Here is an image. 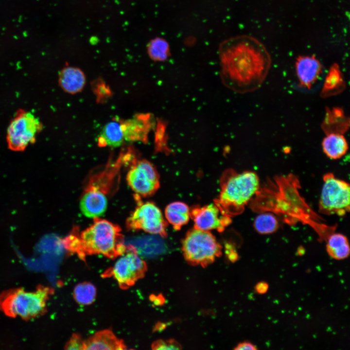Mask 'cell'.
<instances>
[{
  "mask_svg": "<svg viewBox=\"0 0 350 350\" xmlns=\"http://www.w3.org/2000/svg\"><path fill=\"white\" fill-rule=\"evenodd\" d=\"M220 75L226 87L239 93L258 89L266 78L271 58L264 45L248 35L224 41L218 49Z\"/></svg>",
  "mask_w": 350,
  "mask_h": 350,
  "instance_id": "6da1fadb",
  "label": "cell"
},
{
  "mask_svg": "<svg viewBox=\"0 0 350 350\" xmlns=\"http://www.w3.org/2000/svg\"><path fill=\"white\" fill-rule=\"evenodd\" d=\"M60 242L69 252L76 254L82 260L94 254L114 259L127 250L120 227L98 217H94L93 223L81 231L74 227Z\"/></svg>",
  "mask_w": 350,
  "mask_h": 350,
  "instance_id": "7a4b0ae2",
  "label": "cell"
},
{
  "mask_svg": "<svg viewBox=\"0 0 350 350\" xmlns=\"http://www.w3.org/2000/svg\"><path fill=\"white\" fill-rule=\"evenodd\" d=\"M130 158L129 155L121 156L116 161L108 163L89 175L80 202L85 216L94 218L105 212L108 198L118 187L121 167L129 163Z\"/></svg>",
  "mask_w": 350,
  "mask_h": 350,
  "instance_id": "3957f363",
  "label": "cell"
},
{
  "mask_svg": "<svg viewBox=\"0 0 350 350\" xmlns=\"http://www.w3.org/2000/svg\"><path fill=\"white\" fill-rule=\"evenodd\" d=\"M261 188L260 178L252 171L226 173L221 182V191L215 202L231 217L242 213Z\"/></svg>",
  "mask_w": 350,
  "mask_h": 350,
  "instance_id": "277c9868",
  "label": "cell"
},
{
  "mask_svg": "<svg viewBox=\"0 0 350 350\" xmlns=\"http://www.w3.org/2000/svg\"><path fill=\"white\" fill-rule=\"evenodd\" d=\"M53 289L38 285L35 290L27 291L23 288L6 290L0 294V310L8 317L19 316L29 320L43 315Z\"/></svg>",
  "mask_w": 350,
  "mask_h": 350,
  "instance_id": "5b68a950",
  "label": "cell"
},
{
  "mask_svg": "<svg viewBox=\"0 0 350 350\" xmlns=\"http://www.w3.org/2000/svg\"><path fill=\"white\" fill-rule=\"evenodd\" d=\"M185 260L192 265L206 267L222 254V246L208 231L194 228L189 231L182 244Z\"/></svg>",
  "mask_w": 350,
  "mask_h": 350,
  "instance_id": "8992f818",
  "label": "cell"
},
{
  "mask_svg": "<svg viewBox=\"0 0 350 350\" xmlns=\"http://www.w3.org/2000/svg\"><path fill=\"white\" fill-rule=\"evenodd\" d=\"M323 184L318 202L320 213L343 216L350 211V187L332 173L323 176Z\"/></svg>",
  "mask_w": 350,
  "mask_h": 350,
  "instance_id": "52a82bcc",
  "label": "cell"
},
{
  "mask_svg": "<svg viewBox=\"0 0 350 350\" xmlns=\"http://www.w3.org/2000/svg\"><path fill=\"white\" fill-rule=\"evenodd\" d=\"M42 128L41 122L34 114L26 110H19L7 128L8 147L13 151H23L35 142Z\"/></svg>",
  "mask_w": 350,
  "mask_h": 350,
  "instance_id": "ba28073f",
  "label": "cell"
},
{
  "mask_svg": "<svg viewBox=\"0 0 350 350\" xmlns=\"http://www.w3.org/2000/svg\"><path fill=\"white\" fill-rule=\"evenodd\" d=\"M135 199L137 207L126 221L128 229L142 230L162 237L167 235L166 221L159 209L153 202H143L136 194Z\"/></svg>",
  "mask_w": 350,
  "mask_h": 350,
  "instance_id": "9c48e42d",
  "label": "cell"
},
{
  "mask_svg": "<svg viewBox=\"0 0 350 350\" xmlns=\"http://www.w3.org/2000/svg\"><path fill=\"white\" fill-rule=\"evenodd\" d=\"M122 254L114 265L105 273V277H112L121 288L126 289L142 279L147 271L145 262L138 255L134 246H127Z\"/></svg>",
  "mask_w": 350,
  "mask_h": 350,
  "instance_id": "30bf717a",
  "label": "cell"
},
{
  "mask_svg": "<svg viewBox=\"0 0 350 350\" xmlns=\"http://www.w3.org/2000/svg\"><path fill=\"white\" fill-rule=\"evenodd\" d=\"M126 175L129 187L140 196L154 194L159 186V175L155 167L145 159H134Z\"/></svg>",
  "mask_w": 350,
  "mask_h": 350,
  "instance_id": "8fae6325",
  "label": "cell"
},
{
  "mask_svg": "<svg viewBox=\"0 0 350 350\" xmlns=\"http://www.w3.org/2000/svg\"><path fill=\"white\" fill-rule=\"evenodd\" d=\"M194 228L208 231H223L231 222L230 217L216 204H211L194 208L191 211Z\"/></svg>",
  "mask_w": 350,
  "mask_h": 350,
  "instance_id": "7c38bea8",
  "label": "cell"
},
{
  "mask_svg": "<svg viewBox=\"0 0 350 350\" xmlns=\"http://www.w3.org/2000/svg\"><path fill=\"white\" fill-rule=\"evenodd\" d=\"M295 70L299 85L309 89L320 77L322 65L314 55H301L296 59Z\"/></svg>",
  "mask_w": 350,
  "mask_h": 350,
  "instance_id": "4fadbf2b",
  "label": "cell"
},
{
  "mask_svg": "<svg viewBox=\"0 0 350 350\" xmlns=\"http://www.w3.org/2000/svg\"><path fill=\"white\" fill-rule=\"evenodd\" d=\"M155 123L153 117L150 114L136 115L121 123L123 138L128 141L146 142L148 134Z\"/></svg>",
  "mask_w": 350,
  "mask_h": 350,
  "instance_id": "5bb4252c",
  "label": "cell"
},
{
  "mask_svg": "<svg viewBox=\"0 0 350 350\" xmlns=\"http://www.w3.org/2000/svg\"><path fill=\"white\" fill-rule=\"evenodd\" d=\"M350 124V118L345 115L342 108H326L324 117L321 124L325 135L331 133L344 134L349 129Z\"/></svg>",
  "mask_w": 350,
  "mask_h": 350,
  "instance_id": "9a60e30c",
  "label": "cell"
},
{
  "mask_svg": "<svg viewBox=\"0 0 350 350\" xmlns=\"http://www.w3.org/2000/svg\"><path fill=\"white\" fill-rule=\"evenodd\" d=\"M126 349L122 340L119 339L109 329L96 332L85 340V350H121Z\"/></svg>",
  "mask_w": 350,
  "mask_h": 350,
  "instance_id": "2e32d148",
  "label": "cell"
},
{
  "mask_svg": "<svg viewBox=\"0 0 350 350\" xmlns=\"http://www.w3.org/2000/svg\"><path fill=\"white\" fill-rule=\"evenodd\" d=\"M346 81L339 65L333 63L330 67L323 84L320 95L323 98L336 96L344 91Z\"/></svg>",
  "mask_w": 350,
  "mask_h": 350,
  "instance_id": "e0dca14e",
  "label": "cell"
},
{
  "mask_svg": "<svg viewBox=\"0 0 350 350\" xmlns=\"http://www.w3.org/2000/svg\"><path fill=\"white\" fill-rule=\"evenodd\" d=\"M86 83V77L83 71L76 67H67L60 72L59 84L66 92L75 94L80 92Z\"/></svg>",
  "mask_w": 350,
  "mask_h": 350,
  "instance_id": "ac0fdd59",
  "label": "cell"
},
{
  "mask_svg": "<svg viewBox=\"0 0 350 350\" xmlns=\"http://www.w3.org/2000/svg\"><path fill=\"white\" fill-rule=\"evenodd\" d=\"M323 153L332 159H338L345 156L349 145L344 134L331 133L326 134L321 143Z\"/></svg>",
  "mask_w": 350,
  "mask_h": 350,
  "instance_id": "d6986e66",
  "label": "cell"
},
{
  "mask_svg": "<svg viewBox=\"0 0 350 350\" xmlns=\"http://www.w3.org/2000/svg\"><path fill=\"white\" fill-rule=\"evenodd\" d=\"M325 241L327 252L332 258L340 261L347 259L350 256V244L348 239L345 235L333 232Z\"/></svg>",
  "mask_w": 350,
  "mask_h": 350,
  "instance_id": "ffe728a7",
  "label": "cell"
},
{
  "mask_svg": "<svg viewBox=\"0 0 350 350\" xmlns=\"http://www.w3.org/2000/svg\"><path fill=\"white\" fill-rule=\"evenodd\" d=\"M165 216L167 221L175 229H179L189 221L191 217V210L184 203L174 202L166 207Z\"/></svg>",
  "mask_w": 350,
  "mask_h": 350,
  "instance_id": "44dd1931",
  "label": "cell"
},
{
  "mask_svg": "<svg viewBox=\"0 0 350 350\" xmlns=\"http://www.w3.org/2000/svg\"><path fill=\"white\" fill-rule=\"evenodd\" d=\"M124 140L121 123L116 121L108 122L104 127L99 139L101 146H120Z\"/></svg>",
  "mask_w": 350,
  "mask_h": 350,
  "instance_id": "7402d4cb",
  "label": "cell"
},
{
  "mask_svg": "<svg viewBox=\"0 0 350 350\" xmlns=\"http://www.w3.org/2000/svg\"><path fill=\"white\" fill-rule=\"evenodd\" d=\"M253 227L258 233L262 235L275 232L279 227V223L274 213L262 211L255 218Z\"/></svg>",
  "mask_w": 350,
  "mask_h": 350,
  "instance_id": "603a6c76",
  "label": "cell"
},
{
  "mask_svg": "<svg viewBox=\"0 0 350 350\" xmlns=\"http://www.w3.org/2000/svg\"><path fill=\"white\" fill-rule=\"evenodd\" d=\"M96 296V288L89 282L77 284L73 291V297L79 304L88 305L92 303Z\"/></svg>",
  "mask_w": 350,
  "mask_h": 350,
  "instance_id": "cb8c5ba5",
  "label": "cell"
},
{
  "mask_svg": "<svg viewBox=\"0 0 350 350\" xmlns=\"http://www.w3.org/2000/svg\"><path fill=\"white\" fill-rule=\"evenodd\" d=\"M147 52L150 58L156 61H165L169 56L167 43L161 38L151 40L148 43Z\"/></svg>",
  "mask_w": 350,
  "mask_h": 350,
  "instance_id": "d4e9b609",
  "label": "cell"
},
{
  "mask_svg": "<svg viewBox=\"0 0 350 350\" xmlns=\"http://www.w3.org/2000/svg\"><path fill=\"white\" fill-rule=\"evenodd\" d=\"M142 250L148 255H157L164 253L166 249L163 241L155 237H147L140 240Z\"/></svg>",
  "mask_w": 350,
  "mask_h": 350,
  "instance_id": "484cf974",
  "label": "cell"
},
{
  "mask_svg": "<svg viewBox=\"0 0 350 350\" xmlns=\"http://www.w3.org/2000/svg\"><path fill=\"white\" fill-rule=\"evenodd\" d=\"M168 135L167 133V124L163 121H158L156 127V148L157 151L168 154L171 150L168 144Z\"/></svg>",
  "mask_w": 350,
  "mask_h": 350,
  "instance_id": "4316f807",
  "label": "cell"
},
{
  "mask_svg": "<svg viewBox=\"0 0 350 350\" xmlns=\"http://www.w3.org/2000/svg\"><path fill=\"white\" fill-rule=\"evenodd\" d=\"M153 350H180L181 346L174 339L158 340L152 344Z\"/></svg>",
  "mask_w": 350,
  "mask_h": 350,
  "instance_id": "83f0119b",
  "label": "cell"
},
{
  "mask_svg": "<svg viewBox=\"0 0 350 350\" xmlns=\"http://www.w3.org/2000/svg\"><path fill=\"white\" fill-rule=\"evenodd\" d=\"M85 340L77 333L73 334L65 346V349L74 350H84Z\"/></svg>",
  "mask_w": 350,
  "mask_h": 350,
  "instance_id": "f1b7e54d",
  "label": "cell"
},
{
  "mask_svg": "<svg viewBox=\"0 0 350 350\" xmlns=\"http://www.w3.org/2000/svg\"><path fill=\"white\" fill-rule=\"evenodd\" d=\"M254 289L257 293L261 295L264 294L268 290L269 284L265 281H261L256 283Z\"/></svg>",
  "mask_w": 350,
  "mask_h": 350,
  "instance_id": "f546056e",
  "label": "cell"
},
{
  "mask_svg": "<svg viewBox=\"0 0 350 350\" xmlns=\"http://www.w3.org/2000/svg\"><path fill=\"white\" fill-rule=\"evenodd\" d=\"M234 349L236 350H258V348L253 344L245 341L239 343Z\"/></svg>",
  "mask_w": 350,
  "mask_h": 350,
  "instance_id": "4dcf8cb0",
  "label": "cell"
},
{
  "mask_svg": "<svg viewBox=\"0 0 350 350\" xmlns=\"http://www.w3.org/2000/svg\"><path fill=\"white\" fill-rule=\"evenodd\" d=\"M151 299L156 305H162L165 301V299L162 295L152 296Z\"/></svg>",
  "mask_w": 350,
  "mask_h": 350,
  "instance_id": "1f68e13d",
  "label": "cell"
},
{
  "mask_svg": "<svg viewBox=\"0 0 350 350\" xmlns=\"http://www.w3.org/2000/svg\"><path fill=\"white\" fill-rule=\"evenodd\" d=\"M305 253L304 249L303 248H301L300 247L298 249V253L299 255L302 256Z\"/></svg>",
  "mask_w": 350,
  "mask_h": 350,
  "instance_id": "d6a6232c",
  "label": "cell"
}]
</instances>
